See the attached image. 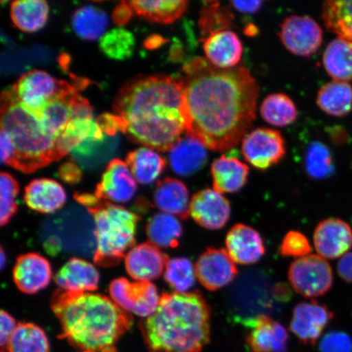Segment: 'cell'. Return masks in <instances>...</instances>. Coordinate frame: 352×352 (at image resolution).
Masks as SVG:
<instances>
[{"label":"cell","mask_w":352,"mask_h":352,"mask_svg":"<svg viewBox=\"0 0 352 352\" xmlns=\"http://www.w3.org/2000/svg\"><path fill=\"white\" fill-rule=\"evenodd\" d=\"M234 16L226 7L220 6L219 2H208L201 8L199 28L202 41L210 35L226 30L232 24Z\"/></svg>","instance_id":"cell-43"},{"label":"cell","mask_w":352,"mask_h":352,"mask_svg":"<svg viewBox=\"0 0 352 352\" xmlns=\"http://www.w3.org/2000/svg\"><path fill=\"white\" fill-rule=\"evenodd\" d=\"M47 3L43 0H19L11 3L10 16L13 24L21 32L34 33L46 25Z\"/></svg>","instance_id":"cell-32"},{"label":"cell","mask_w":352,"mask_h":352,"mask_svg":"<svg viewBox=\"0 0 352 352\" xmlns=\"http://www.w3.org/2000/svg\"><path fill=\"white\" fill-rule=\"evenodd\" d=\"M55 281L65 292H91L98 288L100 275L91 263L72 258L57 272Z\"/></svg>","instance_id":"cell-24"},{"label":"cell","mask_w":352,"mask_h":352,"mask_svg":"<svg viewBox=\"0 0 352 352\" xmlns=\"http://www.w3.org/2000/svg\"><path fill=\"white\" fill-rule=\"evenodd\" d=\"M210 316L199 292L164 293L142 324L145 342L155 352H201L210 341Z\"/></svg>","instance_id":"cell-4"},{"label":"cell","mask_w":352,"mask_h":352,"mask_svg":"<svg viewBox=\"0 0 352 352\" xmlns=\"http://www.w3.org/2000/svg\"><path fill=\"white\" fill-rule=\"evenodd\" d=\"M204 42L206 58L215 67L226 69L239 66L243 46L236 33L222 30L210 35Z\"/></svg>","instance_id":"cell-22"},{"label":"cell","mask_w":352,"mask_h":352,"mask_svg":"<svg viewBox=\"0 0 352 352\" xmlns=\"http://www.w3.org/2000/svg\"><path fill=\"white\" fill-rule=\"evenodd\" d=\"M85 208L72 206L56 217L48 219L41 230L45 252L57 255L63 252L89 256L95 254V223Z\"/></svg>","instance_id":"cell-7"},{"label":"cell","mask_w":352,"mask_h":352,"mask_svg":"<svg viewBox=\"0 0 352 352\" xmlns=\"http://www.w3.org/2000/svg\"><path fill=\"white\" fill-rule=\"evenodd\" d=\"M166 42V39L160 36V35L153 34L145 41L144 46L148 50H156V48L164 45Z\"/></svg>","instance_id":"cell-54"},{"label":"cell","mask_w":352,"mask_h":352,"mask_svg":"<svg viewBox=\"0 0 352 352\" xmlns=\"http://www.w3.org/2000/svg\"><path fill=\"white\" fill-rule=\"evenodd\" d=\"M6 254H4L3 249L1 248V252H0V267H1V270L6 266Z\"/></svg>","instance_id":"cell-56"},{"label":"cell","mask_w":352,"mask_h":352,"mask_svg":"<svg viewBox=\"0 0 352 352\" xmlns=\"http://www.w3.org/2000/svg\"><path fill=\"white\" fill-rule=\"evenodd\" d=\"M280 38L289 52L308 57L318 51L323 42V30L307 16L293 15L280 25Z\"/></svg>","instance_id":"cell-12"},{"label":"cell","mask_w":352,"mask_h":352,"mask_svg":"<svg viewBox=\"0 0 352 352\" xmlns=\"http://www.w3.org/2000/svg\"><path fill=\"white\" fill-rule=\"evenodd\" d=\"M104 135L94 118H74L56 139L57 156L60 160L86 140H103Z\"/></svg>","instance_id":"cell-28"},{"label":"cell","mask_w":352,"mask_h":352,"mask_svg":"<svg viewBox=\"0 0 352 352\" xmlns=\"http://www.w3.org/2000/svg\"><path fill=\"white\" fill-rule=\"evenodd\" d=\"M195 267L187 258H169L167 261L164 279L176 293H187L195 284Z\"/></svg>","instance_id":"cell-40"},{"label":"cell","mask_w":352,"mask_h":352,"mask_svg":"<svg viewBox=\"0 0 352 352\" xmlns=\"http://www.w3.org/2000/svg\"><path fill=\"white\" fill-rule=\"evenodd\" d=\"M96 121L103 133L108 136H116L118 131H122V122L116 114L103 113Z\"/></svg>","instance_id":"cell-49"},{"label":"cell","mask_w":352,"mask_h":352,"mask_svg":"<svg viewBox=\"0 0 352 352\" xmlns=\"http://www.w3.org/2000/svg\"><path fill=\"white\" fill-rule=\"evenodd\" d=\"M1 129L10 135L15 145L13 168L32 173L59 160L56 139L43 125L41 118L26 109L10 89L1 95Z\"/></svg>","instance_id":"cell-5"},{"label":"cell","mask_w":352,"mask_h":352,"mask_svg":"<svg viewBox=\"0 0 352 352\" xmlns=\"http://www.w3.org/2000/svg\"><path fill=\"white\" fill-rule=\"evenodd\" d=\"M136 189V182L129 166L116 158L105 169L95 196L101 201L126 204L134 197Z\"/></svg>","instance_id":"cell-15"},{"label":"cell","mask_w":352,"mask_h":352,"mask_svg":"<svg viewBox=\"0 0 352 352\" xmlns=\"http://www.w3.org/2000/svg\"><path fill=\"white\" fill-rule=\"evenodd\" d=\"M83 352H92V351H83Z\"/></svg>","instance_id":"cell-57"},{"label":"cell","mask_w":352,"mask_h":352,"mask_svg":"<svg viewBox=\"0 0 352 352\" xmlns=\"http://www.w3.org/2000/svg\"><path fill=\"white\" fill-rule=\"evenodd\" d=\"M135 38L129 30L116 28L104 34L100 41V48L109 58L124 60L133 54Z\"/></svg>","instance_id":"cell-42"},{"label":"cell","mask_w":352,"mask_h":352,"mask_svg":"<svg viewBox=\"0 0 352 352\" xmlns=\"http://www.w3.org/2000/svg\"><path fill=\"white\" fill-rule=\"evenodd\" d=\"M12 276L20 292L33 294L50 285L52 272L50 262L42 255L28 253L17 258Z\"/></svg>","instance_id":"cell-19"},{"label":"cell","mask_w":352,"mask_h":352,"mask_svg":"<svg viewBox=\"0 0 352 352\" xmlns=\"http://www.w3.org/2000/svg\"><path fill=\"white\" fill-rule=\"evenodd\" d=\"M153 201L162 212L186 219L189 215L188 188L180 180L166 178L157 184Z\"/></svg>","instance_id":"cell-27"},{"label":"cell","mask_w":352,"mask_h":352,"mask_svg":"<svg viewBox=\"0 0 352 352\" xmlns=\"http://www.w3.org/2000/svg\"><path fill=\"white\" fill-rule=\"evenodd\" d=\"M6 351L50 352V343L45 332L38 325L19 323L8 342Z\"/></svg>","instance_id":"cell-39"},{"label":"cell","mask_w":352,"mask_h":352,"mask_svg":"<svg viewBox=\"0 0 352 352\" xmlns=\"http://www.w3.org/2000/svg\"><path fill=\"white\" fill-rule=\"evenodd\" d=\"M0 341H1L2 352L6 351L8 342H10L13 333L16 328L14 318L6 311H1L0 314Z\"/></svg>","instance_id":"cell-47"},{"label":"cell","mask_w":352,"mask_h":352,"mask_svg":"<svg viewBox=\"0 0 352 352\" xmlns=\"http://www.w3.org/2000/svg\"><path fill=\"white\" fill-rule=\"evenodd\" d=\"M249 173L248 165L236 157L222 155L211 165L214 190L221 195L239 192L248 183Z\"/></svg>","instance_id":"cell-26"},{"label":"cell","mask_w":352,"mask_h":352,"mask_svg":"<svg viewBox=\"0 0 352 352\" xmlns=\"http://www.w3.org/2000/svg\"><path fill=\"white\" fill-rule=\"evenodd\" d=\"M322 19L330 32L352 43V0L325 2Z\"/></svg>","instance_id":"cell-38"},{"label":"cell","mask_w":352,"mask_h":352,"mask_svg":"<svg viewBox=\"0 0 352 352\" xmlns=\"http://www.w3.org/2000/svg\"><path fill=\"white\" fill-rule=\"evenodd\" d=\"M316 103L329 116L344 117L352 110V87L336 80L325 83L318 91Z\"/></svg>","instance_id":"cell-31"},{"label":"cell","mask_w":352,"mask_h":352,"mask_svg":"<svg viewBox=\"0 0 352 352\" xmlns=\"http://www.w3.org/2000/svg\"><path fill=\"white\" fill-rule=\"evenodd\" d=\"M338 274L347 283H352V252L343 255L338 263Z\"/></svg>","instance_id":"cell-52"},{"label":"cell","mask_w":352,"mask_h":352,"mask_svg":"<svg viewBox=\"0 0 352 352\" xmlns=\"http://www.w3.org/2000/svg\"><path fill=\"white\" fill-rule=\"evenodd\" d=\"M232 7L242 13L257 12L262 6V1H231Z\"/></svg>","instance_id":"cell-53"},{"label":"cell","mask_w":352,"mask_h":352,"mask_svg":"<svg viewBox=\"0 0 352 352\" xmlns=\"http://www.w3.org/2000/svg\"><path fill=\"white\" fill-rule=\"evenodd\" d=\"M333 318L327 306L318 302H302L294 307L289 328L305 344H315Z\"/></svg>","instance_id":"cell-16"},{"label":"cell","mask_w":352,"mask_h":352,"mask_svg":"<svg viewBox=\"0 0 352 352\" xmlns=\"http://www.w3.org/2000/svg\"><path fill=\"white\" fill-rule=\"evenodd\" d=\"M182 73L186 133L212 151L234 148L255 120L259 87L249 69H219L197 56Z\"/></svg>","instance_id":"cell-1"},{"label":"cell","mask_w":352,"mask_h":352,"mask_svg":"<svg viewBox=\"0 0 352 352\" xmlns=\"http://www.w3.org/2000/svg\"><path fill=\"white\" fill-rule=\"evenodd\" d=\"M126 164L133 175L135 182L149 186L164 173L166 161L154 149L139 148L127 154Z\"/></svg>","instance_id":"cell-29"},{"label":"cell","mask_w":352,"mask_h":352,"mask_svg":"<svg viewBox=\"0 0 352 352\" xmlns=\"http://www.w3.org/2000/svg\"><path fill=\"white\" fill-rule=\"evenodd\" d=\"M226 244L227 252L235 263L253 264L265 254L261 234L245 224L237 223L228 231Z\"/></svg>","instance_id":"cell-21"},{"label":"cell","mask_w":352,"mask_h":352,"mask_svg":"<svg viewBox=\"0 0 352 352\" xmlns=\"http://www.w3.org/2000/svg\"><path fill=\"white\" fill-rule=\"evenodd\" d=\"M263 120L272 126H286L292 124L298 118L296 104L283 94H272L266 96L261 105Z\"/></svg>","instance_id":"cell-37"},{"label":"cell","mask_w":352,"mask_h":352,"mask_svg":"<svg viewBox=\"0 0 352 352\" xmlns=\"http://www.w3.org/2000/svg\"><path fill=\"white\" fill-rule=\"evenodd\" d=\"M131 7L129 2H122L113 12V21L118 26L124 25L129 22L132 16Z\"/></svg>","instance_id":"cell-51"},{"label":"cell","mask_w":352,"mask_h":352,"mask_svg":"<svg viewBox=\"0 0 352 352\" xmlns=\"http://www.w3.org/2000/svg\"><path fill=\"white\" fill-rule=\"evenodd\" d=\"M316 252L324 258L342 257L351 248L352 230L340 219H327L316 226L314 232Z\"/></svg>","instance_id":"cell-18"},{"label":"cell","mask_w":352,"mask_h":352,"mask_svg":"<svg viewBox=\"0 0 352 352\" xmlns=\"http://www.w3.org/2000/svg\"><path fill=\"white\" fill-rule=\"evenodd\" d=\"M15 156V145L10 135L3 129L0 130V160L2 164L12 166Z\"/></svg>","instance_id":"cell-48"},{"label":"cell","mask_w":352,"mask_h":352,"mask_svg":"<svg viewBox=\"0 0 352 352\" xmlns=\"http://www.w3.org/2000/svg\"><path fill=\"white\" fill-rule=\"evenodd\" d=\"M241 144L245 160L261 170L278 164L286 153L283 135L278 131L266 127H259L249 132Z\"/></svg>","instance_id":"cell-11"},{"label":"cell","mask_w":352,"mask_h":352,"mask_svg":"<svg viewBox=\"0 0 352 352\" xmlns=\"http://www.w3.org/2000/svg\"><path fill=\"white\" fill-rule=\"evenodd\" d=\"M244 32L248 36L254 37L258 33V29L253 24H250L244 30Z\"/></svg>","instance_id":"cell-55"},{"label":"cell","mask_w":352,"mask_h":352,"mask_svg":"<svg viewBox=\"0 0 352 352\" xmlns=\"http://www.w3.org/2000/svg\"><path fill=\"white\" fill-rule=\"evenodd\" d=\"M311 252L309 241L302 232L290 231L280 245L279 253L283 257L302 258Z\"/></svg>","instance_id":"cell-45"},{"label":"cell","mask_w":352,"mask_h":352,"mask_svg":"<svg viewBox=\"0 0 352 352\" xmlns=\"http://www.w3.org/2000/svg\"><path fill=\"white\" fill-rule=\"evenodd\" d=\"M24 200L33 210L42 214H54L63 208L66 193L55 180L37 179L25 187Z\"/></svg>","instance_id":"cell-25"},{"label":"cell","mask_w":352,"mask_h":352,"mask_svg":"<svg viewBox=\"0 0 352 352\" xmlns=\"http://www.w3.org/2000/svg\"><path fill=\"white\" fill-rule=\"evenodd\" d=\"M169 161L174 173L182 176L195 174L208 161L206 147L186 133L169 151Z\"/></svg>","instance_id":"cell-23"},{"label":"cell","mask_w":352,"mask_h":352,"mask_svg":"<svg viewBox=\"0 0 352 352\" xmlns=\"http://www.w3.org/2000/svg\"><path fill=\"white\" fill-rule=\"evenodd\" d=\"M113 111L131 142L158 151H170L187 131L182 83L164 74L127 82L118 91Z\"/></svg>","instance_id":"cell-2"},{"label":"cell","mask_w":352,"mask_h":352,"mask_svg":"<svg viewBox=\"0 0 352 352\" xmlns=\"http://www.w3.org/2000/svg\"><path fill=\"white\" fill-rule=\"evenodd\" d=\"M146 233L149 241L157 248H176L182 236L183 228L174 215L160 212L148 219Z\"/></svg>","instance_id":"cell-35"},{"label":"cell","mask_w":352,"mask_h":352,"mask_svg":"<svg viewBox=\"0 0 352 352\" xmlns=\"http://www.w3.org/2000/svg\"><path fill=\"white\" fill-rule=\"evenodd\" d=\"M109 290L113 301L122 309L140 318H149L160 306L156 286L148 281L118 278L111 281Z\"/></svg>","instance_id":"cell-10"},{"label":"cell","mask_w":352,"mask_h":352,"mask_svg":"<svg viewBox=\"0 0 352 352\" xmlns=\"http://www.w3.org/2000/svg\"><path fill=\"white\" fill-rule=\"evenodd\" d=\"M72 25L79 38L94 41L103 36L108 25V16L98 8L82 6L74 12Z\"/></svg>","instance_id":"cell-36"},{"label":"cell","mask_w":352,"mask_h":352,"mask_svg":"<svg viewBox=\"0 0 352 352\" xmlns=\"http://www.w3.org/2000/svg\"><path fill=\"white\" fill-rule=\"evenodd\" d=\"M323 65L334 80L352 81V43L340 37L330 42L324 52Z\"/></svg>","instance_id":"cell-30"},{"label":"cell","mask_w":352,"mask_h":352,"mask_svg":"<svg viewBox=\"0 0 352 352\" xmlns=\"http://www.w3.org/2000/svg\"><path fill=\"white\" fill-rule=\"evenodd\" d=\"M189 214L202 228L218 230L226 226L230 219V201L214 189L206 188L192 197Z\"/></svg>","instance_id":"cell-14"},{"label":"cell","mask_w":352,"mask_h":352,"mask_svg":"<svg viewBox=\"0 0 352 352\" xmlns=\"http://www.w3.org/2000/svg\"><path fill=\"white\" fill-rule=\"evenodd\" d=\"M0 192H1V205H0V223L2 226L10 223L17 211L16 198L20 190L19 183L10 174L2 173L0 175Z\"/></svg>","instance_id":"cell-44"},{"label":"cell","mask_w":352,"mask_h":352,"mask_svg":"<svg viewBox=\"0 0 352 352\" xmlns=\"http://www.w3.org/2000/svg\"><path fill=\"white\" fill-rule=\"evenodd\" d=\"M124 259L126 270L131 278L151 283L164 274L169 257L149 241L134 246Z\"/></svg>","instance_id":"cell-17"},{"label":"cell","mask_w":352,"mask_h":352,"mask_svg":"<svg viewBox=\"0 0 352 352\" xmlns=\"http://www.w3.org/2000/svg\"><path fill=\"white\" fill-rule=\"evenodd\" d=\"M136 14L153 22L170 24L186 12L188 3L184 0H164V1H129Z\"/></svg>","instance_id":"cell-34"},{"label":"cell","mask_w":352,"mask_h":352,"mask_svg":"<svg viewBox=\"0 0 352 352\" xmlns=\"http://www.w3.org/2000/svg\"><path fill=\"white\" fill-rule=\"evenodd\" d=\"M74 198L94 220L95 263L104 267L116 266L134 248L139 215L122 206L99 200L95 195L76 193Z\"/></svg>","instance_id":"cell-6"},{"label":"cell","mask_w":352,"mask_h":352,"mask_svg":"<svg viewBox=\"0 0 352 352\" xmlns=\"http://www.w3.org/2000/svg\"><path fill=\"white\" fill-rule=\"evenodd\" d=\"M118 139L104 135L103 140H87L70 153L72 158L83 169H91L102 164L116 151Z\"/></svg>","instance_id":"cell-33"},{"label":"cell","mask_w":352,"mask_h":352,"mask_svg":"<svg viewBox=\"0 0 352 352\" xmlns=\"http://www.w3.org/2000/svg\"><path fill=\"white\" fill-rule=\"evenodd\" d=\"M51 306L63 329L60 338L85 351L117 352L118 341L133 322L129 312L100 294L59 289Z\"/></svg>","instance_id":"cell-3"},{"label":"cell","mask_w":352,"mask_h":352,"mask_svg":"<svg viewBox=\"0 0 352 352\" xmlns=\"http://www.w3.org/2000/svg\"><path fill=\"white\" fill-rule=\"evenodd\" d=\"M246 324L250 329L246 342L254 352L287 351L288 333L283 324L266 315H259Z\"/></svg>","instance_id":"cell-20"},{"label":"cell","mask_w":352,"mask_h":352,"mask_svg":"<svg viewBox=\"0 0 352 352\" xmlns=\"http://www.w3.org/2000/svg\"><path fill=\"white\" fill-rule=\"evenodd\" d=\"M288 278L294 289L306 298L324 296L332 288L333 283L329 263L316 254H308L292 263Z\"/></svg>","instance_id":"cell-9"},{"label":"cell","mask_w":352,"mask_h":352,"mask_svg":"<svg viewBox=\"0 0 352 352\" xmlns=\"http://www.w3.org/2000/svg\"><path fill=\"white\" fill-rule=\"evenodd\" d=\"M59 177L67 184H78L82 178V171L76 162H67L60 165Z\"/></svg>","instance_id":"cell-50"},{"label":"cell","mask_w":352,"mask_h":352,"mask_svg":"<svg viewBox=\"0 0 352 352\" xmlns=\"http://www.w3.org/2000/svg\"><path fill=\"white\" fill-rule=\"evenodd\" d=\"M196 276L210 292L226 287L235 279L239 270L230 255L224 249L208 248L195 264Z\"/></svg>","instance_id":"cell-13"},{"label":"cell","mask_w":352,"mask_h":352,"mask_svg":"<svg viewBox=\"0 0 352 352\" xmlns=\"http://www.w3.org/2000/svg\"><path fill=\"white\" fill-rule=\"evenodd\" d=\"M320 352H352V340L349 334L332 331L325 334L320 343Z\"/></svg>","instance_id":"cell-46"},{"label":"cell","mask_w":352,"mask_h":352,"mask_svg":"<svg viewBox=\"0 0 352 352\" xmlns=\"http://www.w3.org/2000/svg\"><path fill=\"white\" fill-rule=\"evenodd\" d=\"M74 87L66 81L57 80L43 70L34 69L21 76L12 90L26 109L39 117L51 100Z\"/></svg>","instance_id":"cell-8"},{"label":"cell","mask_w":352,"mask_h":352,"mask_svg":"<svg viewBox=\"0 0 352 352\" xmlns=\"http://www.w3.org/2000/svg\"><path fill=\"white\" fill-rule=\"evenodd\" d=\"M305 169L308 176L324 179L332 176L334 167L331 151L322 142H314L308 146L305 157Z\"/></svg>","instance_id":"cell-41"}]
</instances>
